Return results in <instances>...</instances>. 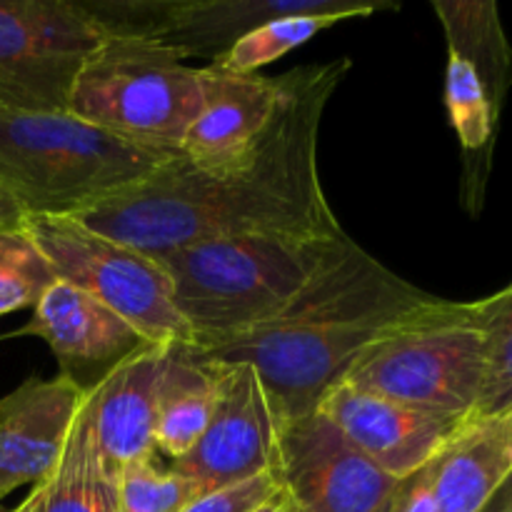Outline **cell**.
Listing matches in <instances>:
<instances>
[{"mask_svg": "<svg viewBox=\"0 0 512 512\" xmlns=\"http://www.w3.org/2000/svg\"><path fill=\"white\" fill-rule=\"evenodd\" d=\"M200 495L198 485L178 470L143 460L120 473L115 512H180Z\"/></svg>", "mask_w": 512, "mask_h": 512, "instance_id": "24", "label": "cell"}, {"mask_svg": "<svg viewBox=\"0 0 512 512\" xmlns=\"http://www.w3.org/2000/svg\"><path fill=\"white\" fill-rule=\"evenodd\" d=\"M448 43L445 110L463 148V203L480 213L512 85V45L493 0H433Z\"/></svg>", "mask_w": 512, "mask_h": 512, "instance_id": "7", "label": "cell"}, {"mask_svg": "<svg viewBox=\"0 0 512 512\" xmlns=\"http://www.w3.org/2000/svg\"><path fill=\"white\" fill-rule=\"evenodd\" d=\"M350 60L280 75V103L248 155L195 168L175 155L123 193L73 215L90 230L158 260L183 245L235 235L343 233L320 185L318 135Z\"/></svg>", "mask_w": 512, "mask_h": 512, "instance_id": "1", "label": "cell"}, {"mask_svg": "<svg viewBox=\"0 0 512 512\" xmlns=\"http://www.w3.org/2000/svg\"><path fill=\"white\" fill-rule=\"evenodd\" d=\"M485 338V383L473 415L512 408V283L480 300Z\"/></svg>", "mask_w": 512, "mask_h": 512, "instance_id": "23", "label": "cell"}, {"mask_svg": "<svg viewBox=\"0 0 512 512\" xmlns=\"http://www.w3.org/2000/svg\"><path fill=\"white\" fill-rule=\"evenodd\" d=\"M315 410L393 480H405L425 468L463 423L408 408L355 388L348 380L335 383Z\"/></svg>", "mask_w": 512, "mask_h": 512, "instance_id": "14", "label": "cell"}, {"mask_svg": "<svg viewBox=\"0 0 512 512\" xmlns=\"http://www.w3.org/2000/svg\"><path fill=\"white\" fill-rule=\"evenodd\" d=\"M175 155L138 148L60 110L0 108V190L25 215H78Z\"/></svg>", "mask_w": 512, "mask_h": 512, "instance_id": "4", "label": "cell"}, {"mask_svg": "<svg viewBox=\"0 0 512 512\" xmlns=\"http://www.w3.org/2000/svg\"><path fill=\"white\" fill-rule=\"evenodd\" d=\"M433 298L353 240L280 313L238 338L200 350L218 363L250 365L283 425L315 413L320 398L348 375L378 335Z\"/></svg>", "mask_w": 512, "mask_h": 512, "instance_id": "2", "label": "cell"}, {"mask_svg": "<svg viewBox=\"0 0 512 512\" xmlns=\"http://www.w3.org/2000/svg\"><path fill=\"white\" fill-rule=\"evenodd\" d=\"M215 405V360L195 343H170L155 385V450L180 460L208 428Z\"/></svg>", "mask_w": 512, "mask_h": 512, "instance_id": "19", "label": "cell"}, {"mask_svg": "<svg viewBox=\"0 0 512 512\" xmlns=\"http://www.w3.org/2000/svg\"><path fill=\"white\" fill-rule=\"evenodd\" d=\"M343 20L348 18L335 13H303L270 20V23L260 25L253 33L240 38L228 53H223L208 65L230 75H255L263 65H270L283 58V55L293 53L295 48L315 38L320 30L343 23Z\"/></svg>", "mask_w": 512, "mask_h": 512, "instance_id": "21", "label": "cell"}, {"mask_svg": "<svg viewBox=\"0 0 512 512\" xmlns=\"http://www.w3.org/2000/svg\"><path fill=\"white\" fill-rule=\"evenodd\" d=\"M253 512H295V510H293V505H290V500L285 498L283 490H278V493H275L268 503H263L258 510H253Z\"/></svg>", "mask_w": 512, "mask_h": 512, "instance_id": "29", "label": "cell"}, {"mask_svg": "<svg viewBox=\"0 0 512 512\" xmlns=\"http://www.w3.org/2000/svg\"><path fill=\"white\" fill-rule=\"evenodd\" d=\"M23 208L15 203L13 195H8L5 190H0V225H10V223H20L23 218Z\"/></svg>", "mask_w": 512, "mask_h": 512, "instance_id": "28", "label": "cell"}, {"mask_svg": "<svg viewBox=\"0 0 512 512\" xmlns=\"http://www.w3.org/2000/svg\"><path fill=\"white\" fill-rule=\"evenodd\" d=\"M343 380L438 418H470L485 383L480 300L433 298L378 335Z\"/></svg>", "mask_w": 512, "mask_h": 512, "instance_id": "5", "label": "cell"}, {"mask_svg": "<svg viewBox=\"0 0 512 512\" xmlns=\"http://www.w3.org/2000/svg\"><path fill=\"white\" fill-rule=\"evenodd\" d=\"M280 103V78L230 75L203 68V108L190 125L180 158L195 168H225L253 150Z\"/></svg>", "mask_w": 512, "mask_h": 512, "instance_id": "16", "label": "cell"}, {"mask_svg": "<svg viewBox=\"0 0 512 512\" xmlns=\"http://www.w3.org/2000/svg\"><path fill=\"white\" fill-rule=\"evenodd\" d=\"M438 512H480L512 475V408L470 415L430 460Z\"/></svg>", "mask_w": 512, "mask_h": 512, "instance_id": "18", "label": "cell"}, {"mask_svg": "<svg viewBox=\"0 0 512 512\" xmlns=\"http://www.w3.org/2000/svg\"><path fill=\"white\" fill-rule=\"evenodd\" d=\"M80 5L108 35L153 40L178 58L210 63L270 20L303 13L355 20L398 10L393 0H80Z\"/></svg>", "mask_w": 512, "mask_h": 512, "instance_id": "9", "label": "cell"}, {"mask_svg": "<svg viewBox=\"0 0 512 512\" xmlns=\"http://www.w3.org/2000/svg\"><path fill=\"white\" fill-rule=\"evenodd\" d=\"M18 335H35L55 355L63 378L85 395L98 388L123 360L150 343L103 303L83 290L55 280L38 305L33 318Z\"/></svg>", "mask_w": 512, "mask_h": 512, "instance_id": "13", "label": "cell"}, {"mask_svg": "<svg viewBox=\"0 0 512 512\" xmlns=\"http://www.w3.org/2000/svg\"><path fill=\"white\" fill-rule=\"evenodd\" d=\"M335 235H235L183 245L158 263L173 285L193 343L210 350L248 333L285 308L350 248Z\"/></svg>", "mask_w": 512, "mask_h": 512, "instance_id": "3", "label": "cell"}, {"mask_svg": "<svg viewBox=\"0 0 512 512\" xmlns=\"http://www.w3.org/2000/svg\"><path fill=\"white\" fill-rule=\"evenodd\" d=\"M480 512H512V475L503 483V488L485 503Z\"/></svg>", "mask_w": 512, "mask_h": 512, "instance_id": "27", "label": "cell"}, {"mask_svg": "<svg viewBox=\"0 0 512 512\" xmlns=\"http://www.w3.org/2000/svg\"><path fill=\"white\" fill-rule=\"evenodd\" d=\"M213 360V358H210ZM280 423L258 373L245 363L215 360V405L208 428L173 470L200 493L275 473Z\"/></svg>", "mask_w": 512, "mask_h": 512, "instance_id": "11", "label": "cell"}, {"mask_svg": "<svg viewBox=\"0 0 512 512\" xmlns=\"http://www.w3.org/2000/svg\"><path fill=\"white\" fill-rule=\"evenodd\" d=\"M83 400L63 375L30 378L0 398V503L53 473Z\"/></svg>", "mask_w": 512, "mask_h": 512, "instance_id": "15", "label": "cell"}, {"mask_svg": "<svg viewBox=\"0 0 512 512\" xmlns=\"http://www.w3.org/2000/svg\"><path fill=\"white\" fill-rule=\"evenodd\" d=\"M118 480L105 470L93 433L88 395L70 428L68 443L53 473L13 512H115Z\"/></svg>", "mask_w": 512, "mask_h": 512, "instance_id": "20", "label": "cell"}, {"mask_svg": "<svg viewBox=\"0 0 512 512\" xmlns=\"http://www.w3.org/2000/svg\"><path fill=\"white\" fill-rule=\"evenodd\" d=\"M20 228L38 245L55 278L118 313L150 343H193L175 308L168 273L155 258L70 215H23Z\"/></svg>", "mask_w": 512, "mask_h": 512, "instance_id": "8", "label": "cell"}, {"mask_svg": "<svg viewBox=\"0 0 512 512\" xmlns=\"http://www.w3.org/2000/svg\"><path fill=\"white\" fill-rule=\"evenodd\" d=\"M275 480L295 512H375L400 483L318 410L280 425Z\"/></svg>", "mask_w": 512, "mask_h": 512, "instance_id": "12", "label": "cell"}, {"mask_svg": "<svg viewBox=\"0 0 512 512\" xmlns=\"http://www.w3.org/2000/svg\"><path fill=\"white\" fill-rule=\"evenodd\" d=\"M55 273L20 223L0 225V315L35 308Z\"/></svg>", "mask_w": 512, "mask_h": 512, "instance_id": "22", "label": "cell"}, {"mask_svg": "<svg viewBox=\"0 0 512 512\" xmlns=\"http://www.w3.org/2000/svg\"><path fill=\"white\" fill-rule=\"evenodd\" d=\"M278 490L280 485L275 480V473H268L260 475V478L245 480V483L228 485V488L200 495L180 512H253L263 503H268Z\"/></svg>", "mask_w": 512, "mask_h": 512, "instance_id": "25", "label": "cell"}, {"mask_svg": "<svg viewBox=\"0 0 512 512\" xmlns=\"http://www.w3.org/2000/svg\"><path fill=\"white\" fill-rule=\"evenodd\" d=\"M108 33L80 0H0V108L60 113Z\"/></svg>", "mask_w": 512, "mask_h": 512, "instance_id": "10", "label": "cell"}, {"mask_svg": "<svg viewBox=\"0 0 512 512\" xmlns=\"http://www.w3.org/2000/svg\"><path fill=\"white\" fill-rule=\"evenodd\" d=\"M203 108V68L145 38L108 35L85 60L68 113L138 148L178 155Z\"/></svg>", "mask_w": 512, "mask_h": 512, "instance_id": "6", "label": "cell"}, {"mask_svg": "<svg viewBox=\"0 0 512 512\" xmlns=\"http://www.w3.org/2000/svg\"><path fill=\"white\" fill-rule=\"evenodd\" d=\"M403 485V503H400L398 512H438L430 463L420 468L415 475L405 478Z\"/></svg>", "mask_w": 512, "mask_h": 512, "instance_id": "26", "label": "cell"}, {"mask_svg": "<svg viewBox=\"0 0 512 512\" xmlns=\"http://www.w3.org/2000/svg\"><path fill=\"white\" fill-rule=\"evenodd\" d=\"M168 345L148 343L88 393L95 443L115 480L155 455V385Z\"/></svg>", "mask_w": 512, "mask_h": 512, "instance_id": "17", "label": "cell"}, {"mask_svg": "<svg viewBox=\"0 0 512 512\" xmlns=\"http://www.w3.org/2000/svg\"><path fill=\"white\" fill-rule=\"evenodd\" d=\"M403 488H405V485H403V480H400L398 488H395V493L390 495V498L385 500V503L380 505V508L375 510V512H398L400 510V503H403Z\"/></svg>", "mask_w": 512, "mask_h": 512, "instance_id": "30", "label": "cell"}]
</instances>
